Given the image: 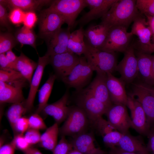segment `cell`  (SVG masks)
<instances>
[{
  "instance_id": "9c48e42d",
  "label": "cell",
  "mask_w": 154,
  "mask_h": 154,
  "mask_svg": "<svg viewBox=\"0 0 154 154\" xmlns=\"http://www.w3.org/2000/svg\"><path fill=\"white\" fill-rule=\"evenodd\" d=\"M109 124L123 134L128 133L132 122L125 105L113 104L105 114Z\"/></svg>"
},
{
  "instance_id": "4dcf8cb0",
  "label": "cell",
  "mask_w": 154,
  "mask_h": 154,
  "mask_svg": "<svg viewBox=\"0 0 154 154\" xmlns=\"http://www.w3.org/2000/svg\"><path fill=\"white\" fill-rule=\"evenodd\" d=\"M27 81L19 72L11 69L0 70V81L24 87Z\"/></svg>"
},
{
  "instance_id": "836d02e7",
  "label": "cell",
  "mask_w": 154,
  "mask_h": 154,
  "mask_svg": "<svg viewBox=\"0 0 154 154\" xmlns=\"http://www.w3.org/2000/svg\"><path fill=\"white\" fill-rule=\"evenodd\" d=\"M123 134L111 128L102 135L105 144L111 148L117 147Z\"/></svg>"
},
{
  "instance_id": "e575fe53",
  "label": "cell",
  "mask_w": 154,
  "mask_h": 154,
  "mask_svg": "<svg viewBox=\"0 0 154 154\" xmlns=\"http://www.w3.org/2000/svg\"><path fill=\"white\" fill-rule=\"evenodd\" d=\"M16 38L9 33H1L0 34V54L5 53L12 50L16 43Z\"/></svg>"
},
{
  "instance_id": "d6986e66",
  "label": "cell",
  "mask_w": 154,
  "mask_h": 154,
  "mask_svg": "<svg viewBox=\"0 0 154 154\" xmlns=\"http://www.w3.org/2000/svg\"><path fill=\"white\" fill-rule=\"evenodd\" d=\"M111 28L101 22L97 25H92L84 30V35L91 46L100 49L104 44Z\"/></svg>"
},
{
  "instance_id": "ffe728a7",
  "label": "cell",
  "mask_w": 154,
  "mask_h": 154,
  "mask_svg": "<svg viewBox=\"0 0 154 154\" xmlns=\"http://www.w3.org/2000/svg\"><path fill=\"white\" fill-rule=\"evenodd\" d=\"M92 132L83 133L72 137L70 142L73 148L83 154H105V152L96 147Z\"/></svg>"
},
{
  "instance_id": "f35d334b",
  "label": "cell",
  "mask_w": 154,
  "mask_h": 154,
  "mask_svg": "<svg viewBox=\"0 0 154 154\" xmlns=\"http://www.w3.org/2000/svg\"><path fill=\"white\" fill-rule=\"evenodd\" d=\"M9 19L13 24L18 25L23 23L25 12L21 9L15 8L10 10Z\"/></svg>"
},
{
  "instance_id": "7c38bea8",
  "label": "cell",
  "mask_w": 154,
  "mask_h": 154,
  "mask_svg": "<svg viewBox=\"0 0 154 154\" xmlns=\"http://www.w3.org/2000/svg\"><path fill=\"white\" fill-rule=\"evenodd\" d=\"M126 106L131 114V127L141 134L147 135L150 126L140 104L130 94L128 95Z\"/></svg>"
},
{
  "instance_id": "bcb514c9",
  "label": "cell",
  "mask_w": 154,
  "mask_h": 154,
  "mask_svg": "<svg viewBox=\"0 0 154 154\" xmlns=\"http://www.w3.org/2000/svg\"><path fill=\"white\" fill-rule=\"evenodd\" d=\"M148 142L147 148L150 150L153 154H154V129H150L147 135Z\"/></svg>"
},
{
  "instance_id": "60d3db41",
  "label": "cell",
  "mask_w": 154,
  "mask_h": 154,
  "mask_svg": "<svg viewBox=\"0 0 154 154\" xmlns=\"http://www.w3.org/2000/svg\"><path fill=\"white\" fill-rule=\"evenodd\" d=\"M11 143L13 145L15 149L22 151L31 146L25 139L24 135L22 134H15Z\"/></svg>"
},
{
  "instance_id": "d6a6232c",
  "label": "cell",
  "mask_w": 154,
  "mask_h": 154,
  "mask_svg": "<svg viewBox=\"0 0 154 154\" xmlns=\"http://www.w3.org/2000/svg\"><path fill=\"white\" fill-rule=\"evenodd\" d=\"M36 37L32 29L23 26L15 35L17 41L22 44L29 45L36 49Z\"/></svg>"
},
{
  "instance_id": "7a4b0ae2",
  "label": "cell",
  "mask_w": 154,
  "mask_h": 154,
  "mask_svg": "<svg viewBox=\"0 0 154 154\" xmlns=\"http://www.w3.org/2000/svg\"><path fill=\"white\" fill-rule=\"evenodd\" d=\"M78 92L77 106L84 111L90 124L96 128L109 108L96 99L86 88Z\"/></svg>"
},
{
  "instance_id": "7bdbcfd3",
  "label": "cell",
  "mask_w": 154,
  "mask_h": 154,
  "mask_svg": "<svg viewBox=\"0 0 154 154\" xmlns=\"http://www.w3.org/2000/svg\"><path fill=\"white\" fill-rule=\"evenodd\" d=\"M38 19L36 13L34 11L25 12L23 22L24 26L32 29L35 26Z\"/></svg>"
},
{
  "instance_id": "f5cc1de1",
  "label": "cell",
  "mask_w": 154,
  "mask_h": 154,
  "mask_svg": "<svg viewBox=\"0 0 154 154\" xmlns=\"http://www.w3.org/2000/svg\"><path fill=\"white\" fill-rule=\"evenodd\" d=\"M23 151L24 154H42L37 149L31 146Z\"/></svg>"
},
{
  "instance_id": "1f68e13d",
  "label": "cell",
  "mask_w": 154,
  "mask_h": 154,
  "mask_svg": "<svg viewBox=\"0 0 154 154\" xmlns=\"http://www.w3.org/2000/svg\"><path fill=\"white\" fill-rule=\"evenodd\" d=\"M25 101L13 104L7 112L6 116L12 129L17 121L27 112Z\"/></svg>"
},
{
  "instance_id": "db71d44e",
  "label": "cell",
  "mask_w": 154,
  "mask_h": 154,
  "mask_svg": "<svg viewBox=\"0 0 154 154\" xmlns=\"http://www.w3.org/2000/svg\"><path fill=\"white\" fill-rule=\"evenodd\" d=\"M68 154H83L77 150L73 148L69 153Z\"/></svg>"
},
{
  "instance_id": "c3c4849f",
  "label": "cell",
  "mask_w": 154,
  "mask_h": 154,
  "mask_svg": "<svg viewBox=\"0 0 154 154\" xmlns=\"http://www.w3.org/2000/svg\"><path fill=\"white\" fill-rule=\"evenodd\" d=\"M5 56L11 66V69L13 70L14 63L17 60L18 57L12 51V50H9L5 53Z\"/></svg>"
},
{
  "instance_id": "f907efd6",
  "label": "cell",
  "mask_w": 154,
  "mask_h": 154,
  "mask_svg": "<svg viewBox=\"0 0 154 154\" xmlns=\"http://www.w3.org/2000/svg\"><path fill=\"white\" fill-rule=\"evenodd\" d=\"M138 48L139 51L150 54L154 52V43H151L149 45L138 46Z\"/></svg>"
},
{
  "instance_id": "484cf974",
  "label": "cell",
  "mask_w": 154,
  "mask_h": 154,
  "mask_svg": "<svg viewBox=\"0 0 154 154\" xmlns=\"http://www.w3.org/2000/svg\"><path fill=\"white\" fill-rule=\"evenodd\" d=\"M53 1L49 0H0L10 10L17 8L23 11H34L43 6L52 3Z\"/></svg>"
},
{
  "instance_id": "d4e9b609",
  "label": "cell",
  "mask_w": 154,
  "mask_h": 154,
  "mask_svg": "<svg viewBox=\"0 0 154 154\" xmlns=\"http://www.w3.org/2000/svg\"><path fill=\"white\" fill-rule=\"evenodd\" d=\"M140 14L133 21L131 33L137 36L139 40L138 46L149 45L152 37L151 33L148 25L147 21Z\"/></svg>"
},
{
  "instance_id": "11a10c76",
  "label": "cell",
  "mask_w": 154,
  "mask_h": 154,
  "mask_svg": "<svg viewBox=\"0 0 154 154\" xmlns=\"http://www.w3.org/2000/svg\"><path fill=\"white\" fill-rule=\"evenodd\" d=\"M153 72L154 76V56H153V65H152Z\"/></svg>"
},
{
  "instance_id": "52a82bcc",
  "label": "cell",
  "mask_w": 154,
  "mask_h": 154,
  "mask_svg": "<svg viewBox=\"0 0 154 154\" xmlns=\"http://www.w3.org/2000/svg\"><path fill=\"white\" fill-rule=\"evenodd\" d=\"M87 7L85 0H54L49 7L61 15L71 29L74 26L78 15Z\"/></svg>"
},
{
  "instance_id": "ab89813d",
  "label": "cell",
  "mask_w": 154,
  "mask_h": 154,
  "mask_svg": "<svg viewBox=\"0 0 154 154\" xmlns=\"http://www.w3.org/2000/svg\"><path fill=\"white\" fill-rule=\"evenodd\" d=\"M24 136L27 141L31 145L39 143L41 135L39 130L29 128L25 133Z\"/></svg>"
},
{
  "instance_id": "83f0119b",
  "label": "cell",
  "mask_w": 154,
  "mask_h": 154,
  "mask_svg": "<svg viewBox=\"0 0 154 154\" xmlns=\"http://www.w3.org/2000/svg\"><path fill=\"white\" fill-rule=\"evenodd\" d=\"M38 63L21 53L14 63L13 69L19 72L30 84L33 74Z\"/></svg>"
},
{
  "instance_id": "f6af8a7d",
  "label": "cell",
  "mask_w": 154,
  "mask_h": 154,
  "mask_svg": "<svg viewBox=\"0 0 154 154\" xmlns=\"http://www.w3.org/2000/svg\"><path fill=\"white\" fill-rule=\"evenodd\" d=\"M15 148L11 142L0 147V154H14Z\"/></svg>"
},
{
  "instance_id": "9f6ffc18",
  "label": "cell",
  "mask_w": 154,
  "mask_h": 154,
  "mask_svg": "<svg viewBox=\"0 0 154 154\" xmlns=\"http://www.w3.org/2000/svg\"><path fill=\"white\" fill-rule=\"evenodd\" d=\"M150 88L151 91L154 94V88L151 87L150 86Z\"/></svg>"
},
{
  "instance_id": "30bf717a",
  "label": "cell",
  "mask_w": 154,
  "mask_h": 154,
  "mask_svg": "<svg viewBox=\"0 0 154 154\" xmlns=\"http://www.w3.org/2000/svg\"><path fill=\"white\" fill-rule=\"evenodd\" d=\"M40 17L39 33L46 39L60 29L65 23L62 16L49 7L43 11Z\"/></svg>"
},
{
  "instance_id": "7402d4cb",
  "label": "cell",
  "mask_w": 154,
  "mask_h": 154,
  "mask_svg": "<svg viewBox=\"0 0 154 154\" xmlns=\"http://www.w3.org/2000/svg\"><path fill=\"white\" fill-rule=\"evenodd\" d=\"M135 55L137 60L138 74L145 84L149 86L154 85L152 68L153 56L138 50Z\"/></svg>"
},
{
  "instance_id": "b9f144b4",
  "label": "cell",
  "mask_w": 154,
  "mask_h": 154,
  "mask_svg": "<svg viewBox=\"0 0 154 154\" xmlns=\"http://www.w3.org/2000/svg\"><path fill=\"white\" fill-rule=\"evenodd\" d=\"M29 128L28 118L22 117L16 122L13 130L15 133V134H23Z\"/></svg>"
},
{
  "instance_id": "4316f807",
  "label": "cell",
  "mask_w": 154,
  "mask_h": 154,
  "mask_svg": "<svg viewBox=\"0 0 154 154\" xmlns=\"http://www.w3.org/2000/svg\"><path fill=\"white\" fill-rule=\"evenodd\" d=\"M84 30L81 27L70 33L67 44L68 52L79 56L84 54L86 49V45L84 40Z\"/></svg>"
},
{
  "instance_id": "4fadbf2b",
  "label": "cell",
  "mask_w": 154,
  "mask_h": 154,
  "mask_svg": "<svg viewBox=\"0 0 154 154\" xmlns=\"http://www.w3.org/2000/svg\"><path fill=\"white\" fill-rule=\"evenodd\" d=\"M117 0H85L89 10L75 22L77 25H84L91 21L102 17Z\"/></svg>"
},
{
  "instance_id": "816d5d0a",
  "label": "cell",
  "mask_w": 154,
  "mask_h": 154,
  "mask_svg": "<svg viewBox=\"0 0 154 154\" xmlns=\"http://www.w3.org/2000/svg\"><path fill=\"white\" fill-rule=\"evenodd\" d=\"M109 154H137L124 151L117 147L111 148Z\"/></svg>"
},
{
  "instance_id": "8d00e7d4",
  "label": "cell",
  "mask_w": 154,
  "mask_h": 154,
  "mask_svg": "<svg viewBox=\"0 0 154 154\" xmlns=\"http://www.w3.org/2000/svg\"><path fill=\"white\" fill-rule=\"evenodd\" d=\"M61 138L52 151V154H68L73 149L70 142H68L64 136Z\"/></svg>"
},
{
  "instance_id": "cb8c5ba5",
  "label": "cell",
  "mask_w": 154,
  "mask_h": 154,
  "mask_svg": "<svg viewBox=\"0 0 154 154\" xmlns=\"http://www.w3.org/2000/svg\"><path fill=\"white\" fill-rule=\"evenodd\" d=\"M121 149L137 154H149V150L139 137L133 136L129 132L123 134L117 146Z\"/></svg>"
},
{
  "instance_id": "f1b7e54d",
  "label": "cell",
  "mask_w": 154,
  "mask_h": 154,
  "mask_svg": "<svg viewBox=\"0 0 154 154\" xmlns=\"http://www.w3.org/2000/svg\"><path fill=\"white\" fill-rule=\"evenodd\" d=\"M58 125L55 123L46 129L41 135L39 145L41 147L52 152L57 145L58 137L59 133Z\"/></svg>"
},
{
  "instance_id": "ac0fdd59",
  "label": "cell",
  "mask_w": 154,
  "mask_h": 154,
  "mask_svg": "<svg viewBox=\"0 0 154 154\" xmlns=\"http://www.w3.org/2000/svg\"><path fill=\"white\" fill-rule=\"evenodd\" d=\"M70 29L61 28L46 39L48 50L46 54L49 56L68 52L67 44Z\"/></svg>"
},
{
  "instance_id": "7dc6e473",
  "label": "cell",
  "mask_w": 154,
  "mask_h": 154,
  "mask_svg": "<svg viewBox=\"0 0 154 154\" xmlns=\"http://www.w3.org/2000/svg\"><path fill=\"white\" fill-rule=\"evenodd\" d=\"M0 69H11V65L7 58L5 53L0 54Z\"/></svg>"
},
{
  "instance_id": "8992f818",
  "label": "cell",
  "mask_w": 154,
  "mask_h": 154,
  "mask_svg": "<svg viewBox=\"0 0 154 154\" xmlns=\"http://www.w3.org/2000/svg\"><path fill=\"white\" fill-rule=\"evenodd\" d=\"M122 26L111 27L104 44L99 49L106 52L115 53L124 52L129 46L133 35Z\"/></svg>"
},
{
  "instance_id": "5bb4252c",
  "label": "cell",
  "mask_w": 154,
  "mask_h": 154,
  "mask_svg": "<svg viewBox=\"0 0 154 154\" xmlns=\"http://www.w3.org/2000/svg\"><path fill=\"white\" fill-rule=\"evenodd\" d=\"M80 56L66 52L50 56V63L61 78L68 75L79 62Z\"/></svg>"
},
{
  "instance_id": "603a6c76",
  "label": "cell",
  "mask_w": 154,
  "mask_h": 154,
  "mask_svg": "<svg viewBox=\"0 0 154 154\" xmlns=\"http://www.w3.org/2000/svg\"><path fill=\"white\" fill-rule=\"evenodd\" d=\"M23 88L0 81V103L14 104L25 100L23 96Z\"/></svg>"
},
{
  "instance_id": "e0dca14e",
  "label": "cell",
  "mask_w": 154,
  "mask_h": 154,
  "mask_svg": "<svg viewBox=\"0 0 154 154\" xmlns=\"http://www.w3.org/2000/svg\"><path fill=\"white\" fill-rule=\"evenodd\" d=\"M125 83L121 79L107 73L106 84L110 98L113 104L126 106L128 95L126 93Z\"/></svg>"
},
{
  "instance_id": "681fc988",
  "label": "cell",
  "mask_w": 154,
  "mask_h": 154,
  "mask_svg": "<svg viewBox=\"0 0 154 154\" xmlns=\"http://www.w3.org/2000/svg\"><path fill=\"white\" fill-rule=\"evenodd\" d=\"M146 17L148 26L151 33L152 43H154V16Z\"/></svg>"
},
{
  "instance_id": "277c9868",
  "label": "cell",
  "mask_w": 154,
  "mask_h": 154,
  "mask_svg": "<svg viewBox=\"0 0 154 154\" xmlns=\"http://www.w3.org/2000/svg\"><path fill=\"white\" fill-rule=\"evenodd\" d=\"M84 111L78 106L69 107L67 117L63 125L59 128L61 136L72 137L86 132L90 124Z\"/></svg>"
},
{
  "instance_id": "44dd1931",
  "label": "cell",
  "mask_w": 154,
  "mask_h": 154,
  "mask_svg": "<svg viewBox=\"0 0 154 154\" xmlns=\"http://www.w3.org/2000/svg\"><path fill=\"white\" fill-rule=\"evenodd\" d=\"M69 94L66 92L63 96L56 102L47 104L42 112L46 115L52 117L56 123L58 125L66 119L68 114L69 107L67 106Z\"/></svg>"
},
{
  "instance_id": "ee69618b",
  "label": "cell",
  "mask_w": 154,
  "mask_h": 154,
  "mask_svg": "<svg viewBox=\"0 0 154 154\" xmlns=\"http://www.w3.org/2000/svg\"><path fill=\"white\" fill-rule=\"evenodd\" d=\"M8 15L5 5L0 2V24L1 26L8 28Z\"/></svg>"
},
{
  "instance_id": "3957f363",
  "label": "cell",
  "mask_w": 154,
  "mask_h": 154,
  "mask_svg": "<svg viewBox=\"0 0 154 154\" xmlns=\"http://www.w3.org/2000/svg\"><path fill=\"white\" fill-rule=\"evenodd\" d=\"M84 56L94 71L112 73L117 65L115 53L110 52L94 48L87 43Z\"/></svg>"
},
{
  "instance_id": "74e56055",
  "label": "cell",
  "mask_w": 154,
  "mask_h": 154,
  "mask_svg": "<svg viewBox=\"0 0 154 154\" xmlns=\"http://www.w3.org/2000/svg\"><path fill=\"white\" fill-rule=\"evenodd\" d=\"M29 128L37 130H44L47 129V127L42 118L39 114L35 113L28 118Z\"/></svg>"
},
{
  "instance_id": "9a60e30c",
  "label": "cell",
  "mask_w": 154,
  "mask_h": 154,
  "mask_svg": "<svg viewBox=\"0 0 154 154\" xmlns=\"http://www.w3.org/2000/svg\"><path fill=\"white\" fill-rule=\"evenodd\" d=\"M107 73L96 72L93 80L86 88L97 100L109 108L113 104L106 84Z\"/></svg>"
},
{
  "instance_id": "ba28073f",
  "label": "cell",
  "mask_w": 154,
  "mask_h": 154,
  "mask_svg": "<svg viewBox=\"0 0 154 154\" xmlns=\"http://www.w3.org/2000/svg\"><path fill=\"white\" fill-rule=\"evenodd\" d=\"M130 94L141 104L150 126L154 124V94L150 86L142 83H133Z\"/></svg>"
},
{
  "instance_id": "d590c367",
  "label": "cell",
  "mask_w": 154,
  "mask_h": 154,
  "mask_svg": "<svg viewBox=\"0 0 154 154\" xmlns=\"http://www.w3.org/2000/svg\"><path fill=\"white\" fill-rule=\"evenodd\" d=\"M136 4L142 14L146 16H154V0H137Z\"/></svg>"
},
{
  "instance_id": "5b68a950",
  "label": "cell",
  "mask_w": 154,
  "mask_h": 154,
  "mask_svg": "<svg viewBox=\"0 0 154 154\" xmlns=\"http://www.w3.org/2000/svg\"><path fill=\"white\" fill-rule=\"evenodd\" d=\"M93 71L85 57H80L79 62L69 74L61 79L68 87L78 91L89 82Z\"/></svg>"
},
{
  "instance_id": "f546056e",
  "label": "cell",
  "mask_w": 154,
  "mask_h": 154,
  "mask_svg": "<svg viewBox=\"0 0 154 154\" xmlns=\"http://www.w3.org/2000/svg\"><path fill=\"white\" fill-rule=\"evenodd\" d=\"M57 76L56 74H50L47 80L42 86L38 94V104L35 113L39 114L47 104L53 85Z\"/></svg>"
},
{
  "instance_id": "2e32d148",
  "label": "cell",
  "mask_w": 154,
  "mask_h": 154,
  "mask_svg": "<svg viewBox=\"0 0 154 154\" xmlns=\"http://www.w3.org/2000/svg\"><path fill=\"white\" fill-rule=\"evenodd\" d=\"M49 59L50 56L46 54L42 57H39L37 66L33 75L30 84V87L28 95L25 101L27 112L31 110L33 107L35 97L44 70L46 66L49 63Z\"/></svg>"
},
{
  "instance_id": "6da1fadb",
  "label": "cell",
  "mask_w": 154,
  "mask_h": 154,
  "mask_svg": "<svg viewBox=\"0 0 154 154\" xmlns=\"http://www.w3.org/2000/svg\"><path fill=\"white\" fill-rule=\"evenodd\" d=\"M136 0H117L101 18V22L110 28L122 26L127 29L140 13L136 6Z\"/></svg>"
},
{
  "instance_id": "8fae6325",
  "label": "cell",
  "mask_w": 154,
  "mask_h": 154,
  "mask_svg": "<svg viewBox=\"0 0 154 154\" xmlns=\"http://www.w3.org/2000/svg\"><path fill=\"white\" fill-rule=\"evenodd\" d=\"M116 70L121 75L120 78L125 83L132 82L138 74L137 59L132 45L124 52V57L117 64Z\"/></svg>"
}]
</instances>
